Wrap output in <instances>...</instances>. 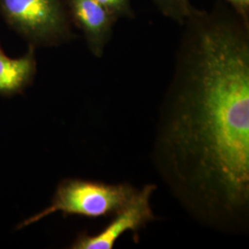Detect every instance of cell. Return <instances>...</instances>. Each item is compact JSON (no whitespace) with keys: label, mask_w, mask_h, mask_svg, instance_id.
Here are the masks:
<instances>
[{"label":"cell","mask_w":249,"mask_h":249,"mask_svg":"<svg viewBox=\"0 0 249 249\" xmlns=\"http://www.w3.org/2000/svg\"><path fill=\"white\" fill-rule=\"evenodd\" d=\"M156 188V185L148 184L142 189H138L133 197L113 214L111 222L102 231L93 235L86 232L80 233L72 243L71 249H114L116 241L127 231H131L138 238V231L155 220L151 207V197Z\"/></svg>","instance_id":"cell-4"},{"label":"cell","mask_w":249,"mask_h":249,"mask_svg":"<svg viewBox=\"0 0 249 249\" xmlns=\"http://www.w3.org/2000/svg\"><path fill=\"white\" fill-rule=\"evenodd\" d=\"M67 4L71 19L82 32L90 53L102 57L117 20L96 0H68Z\"/></svg>","instance_id":"cell-5"},{"label":"cell","mask_w":249,"mask_h":249,"mask_svg":"<svg viewBox=\"0 0 249 249\" xmlns=\"http://www.w3.org/2000/svg\"><path fill=\"white\" fill-rule=\"evenodd\" d=\"M0 12L31 45H56L72 36L71 17L61 0H0Z\"/></svg>","instance_id":"cell-3"},{"label":"cell","mask_w":249,"mask_h":249,"mask_svg":"<svg viewBox=\"0 0 249 249\" xmlns=\"http://www.w3.org/2000/svg\"><path fill=\"white\" fill-rule=\"evenodd\" d=\"M160 13L182 25L193 9L189 0H152Z\"/></svg>","instance_id":"cell-7"},{"label":"cell","mask_w":249,"mask_h":249,"mask_svg":"<svg viewBox=\"0 0 249 249\" xmlns=\"http://www.w3.org/2000/svg\"><path fill=\"white\" fill-rule=\"evenodd\" d=\"M242 3L244 5V7L249 11V0H242Z\"/></svg>","instance_id":"cell-10"},{"label":"cell","mask_w":249,"mask_h":249,"mask_svg":"<svg viewBox=\"0 0 249 249\" xmlns=\"http://www.w3.org/2000/svg\"><path fill=\"white\" fill-rule=\"evenodd\" d=\"M35 46L18 58H10L0 47V94L12 95L27 88L36 76Z\"/></svg>","instance_id":"cell-6"},{"label":"cell","mask_w":249,"mask_h":249,"mask_svg":"<svg viewBox=\"0 0 249 249\" xmlns=\"http://www.w3.org/2000/svg\"><path fill=\"white\" fill-rule=\"evenodd\" d=\"M113 18L118 20L121 18H133L134 12L131 0H96Z\"/></svg>","instance_id":"cell-8"},{"label":"cell","mask_w":249,"mask_h":249,"mask_svg":"<svg viewBox=\"0 0 249 249\" xmlns=\"http://www.w3.org/2000/svg\"><path fill=\"white\" fill-rule=\"evenodd\" d=\"M160 106L152 160L196 222L243 233L249 219V21L193 7Z\"/></svg>","instance_id":"cell-1"},{"label":"cell","mask_w":249,"mask_h":249,"mask_svg":"<svg viewBox=\"0 0 249 249\" xmlns=\"http://www.w3.org/2000/svg\"><path fill=\"white\" fill-rule=\"evenodd\" d=\"M231 9H233L241 17L249 21V11L246 9L242 3V0H224Z\"/></svg>","instance_id":"cell-9"},{"label":"cell","mask_w":249,"mask_h":249,"mask_svg":"<svg viewBox=\"0 0 249 249\" xmlns=\"http://www.w3.org/2000/svg\"><path fill=\"white\" fill-rule=\"evenodd\" d=\"M137 191L136 187L127 183L107 184L82 179H66L58 185L50 205L19 223L18 229L57 212L64 215H79L90 219L107 217L126 204Z\"/></svg>","instance_id":"cell-2"}]
</instances>
